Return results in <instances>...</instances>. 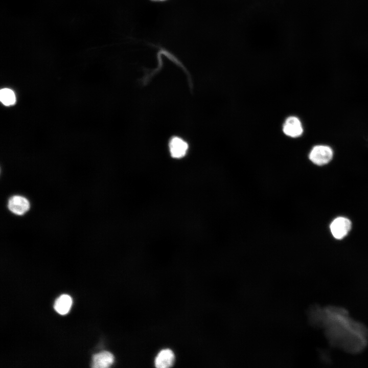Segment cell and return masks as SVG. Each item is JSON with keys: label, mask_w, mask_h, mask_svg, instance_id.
<instances>
[{"label": "cell", "mask_w": 368, "mask_h": 368, "mask_svg": "<svg viewBox=\"0 0 368 368\" xmlns=\"http://www.w3.org/2000/svg\"><path fill=\"white\" fill-rule=\"evenodd\" d=\"M327 311L329 318L328 320H326L327 321L326 323V333L335 345L336 344L339 346L340 344L343 348V339L346 343L348 342V339L350 341L352 338L355 340L352 336L365 342L364 335L366 332H364V330L359 324L349 319L344 311L331 309Z\"/></svg>", "instance_id": "6da1fadb"}, {"label": "cell", "mask_w": 368, "mask_h": 368, "mask_svg": "<svg viewBox=\"0 0 368 368\" xmlns=\"http://www.w3.org/2000/svg\"><path fill=\"white\" fill-rule=\"evenodd\" d=\"M332 149L326 145L314 146L309 154V159L314 164L322 166L328 164L333 157Z\"/></svg>", "instance_id": "7a4b0ae2"}, {"label": "cell", "mask_w": 368, "mask_h": 368, "mask_svg": "<svg viewBox=\"0 0 368 368\" xmlns=\"http://www.w3.org/2000/svg\"><path fill=\"white\" fill-rule=\"evenodd\" d=\"M351 228V222L345 217H339L335 219L330 225L331 232L337 239L343 238Z\"/></svg>", "instance_id": "3957f363"}, {"label": "cell", "mask_w": 368, "mask_h": 368, "mask_svg": "<svg viewBox=\"0 0 368 368\" xmlns=\"http://www.w3.org/2000/svg\"><path fill=\"white\" fill-rule=\"evenodd\" d=\"M8 207L13 214L22 215L28 211L30 204L29 200L25 197L14 195L9 199Z\"/></svg>", "instance_id": "277c9868"}, {"label": "cell", "mask_w": 368, "mask_h": 368, "mask_svg": "<svg viewBox=\"0 0 368 368\" xmlns=\"http://www.w3.org/2000/svg\"><path fill=\"white\" fill-rule=\"evenodd\" d=\"M169 149L172 157L180 158L186 154L188 149V144L182 139L174 136L169 141Z\"/></svg>", "instance_id": "5b68a950"}, {"label": "cell", "mask_w": 368, "mask_h": 368, "mask_svg": "<svg viewBox=\"0 0 368 368\" xmlns=\"http://www.w3.org/2000/svg\"><path fill=\"white\" fill-rule=\"evenodd\" d=\"M284 133L291 137H297L303 132V126L300 120L294 116L288 118L283 125Z\"/></svg>", "instance_id": "8992f818"}, {"label": "cell", "mask_w": 368, "mask_h": 368, "mask_svg": "<svg viewBox=\"0 0 368 368\" xmlns=\"http://www.w3.org/2000/svg\"><path fill=\"white\" fill-rule=\"evenodd\" d=\"M114 362L113 355L107 351H104L94 355L93 357L91 366L95 368H106Z\"/></svg>", "instance_id": "52a82bcc"}, {"label": "cell", "mask_w": 368, "mask_h": 368, "mask_svg": "<svg viewBox=\"0 0 368 368\" xmlns=\"http://www.w3.org/2000/svg\"><path fill=\"white\" fill-rule=\"evenodd\" d=\"M174 359V353L171 350L164 349L160 351L157 355L155 365L158 368L169 367L173 365Z\"/></svg>", "instance_id": "ba28073f"}, {"label": "cell", "mask_w": 368, "mask_h": 368, "mask_svg": "<svg viewBox=\"0 0 368 368\" xmlns=\"http://www.w3.org/2000/svg\"><path fill=\"white\" fill-rule=\"evenodd\" d=\"M72 304L71 296L67 294H62L56 299L54 307L58 313L61 315L66 314L70 310Z\"/></svg>", "instance_id": "9c48e42d"}, {"label": "cell", "mask_w": 368, "mask_h": 368, "mask_svg": "<svg viewBox=\"0 0 368 368\" xmlns=\"http://www.w3.org/2000/svg\"><path fill=\"white\" fill-rule=\"evenodd\" d=\"M0 100L5 105H13L16 101L15 94L12 90L9 88H3L0 91Z\"/></svg>", "instance_id": "30bf717a"}, {"label": "cell", "mask_w": 368, "mask_h": 368, "mask_svg": "<svg viewBox=\"0 0 368 368\" xmlns=\"http://www.w3.org/2000/svg\"><path fill=\"white\" fill-rule=\"evenodd\" d=\"M152 1L161 2V1H165L166 0H152Z\"/></svg>", "instance_id": "8fae6325"}]
</instances>
